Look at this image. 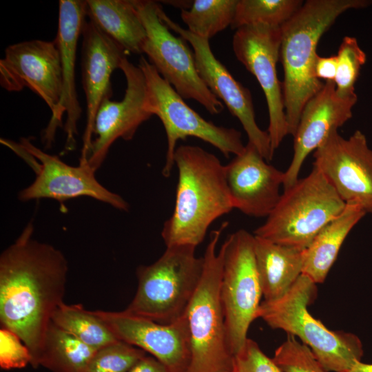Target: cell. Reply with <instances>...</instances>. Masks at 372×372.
I'll list each match as a JSON object with an SVG mask.
<instances>
[{"label":"cell","mask_w":372,"mask_h":372,"mask_svg":"<svg viewBox=\"0 0 372 372\" xmlns=\"http://www.w3.org/2000/svg\"><path fill=\"white\" fill-rule=\"evenodd\" d=\"M29 222L0 256V322L28 348L34 369L52 313L63 302L68 264L54 246L33 238Z\"/></svg>","instance_id":"6da1fadb"},{"label":"cell","mask_w":372,"mask_h":372,"mask_svg":"<svg viewBox=\"0 0 372 372\" xmlns=\"http://www.w3.org/2000/svg\"><path fill=\"white\" fill-rule=\"evenodd\" d=\"M174 164L178 173L175 205L161 237L166 247H197L210 225L234 209L225 165L214 154L189 145L176 147Z\"/></svg>","instance_id":"7a4b0ae2"},{"label":"cell","mask_w":372,"mask_h":372,"mask_svg":"<svg viewBox=\"0 0 372 372\" xmlns=\"http://www.w3.org/2000/svg\"><path fill=\"white\" fill-rule=\"evenodd\" d=\"M371 3L369 0H308L280 28V61L289 134L293 136L305 104L324 85L313 75L320 38L343 12Z\"/></svg>","instance_id":"3957f363"},{"label":"cell","mask_w":372,"mask_h":372,"mask_svg":"<svg viewBox=\"0 0 372 372\" xmlns=\"http://www.w3.org/2000/svg\"><path fill=\"white\" fill-rule=\"evenodd\" d=\"M227 222L212 231L203 257L198 285L188 304L186 317L191 360L186 372H234V355L229 345L220 298L223 250L217 246Z\"/></svg>","instance_id":"277c9868"},{"label":"cell","mask_w":372,"mask_h":372,"mask_svg":"<svg viewBox=\"0 0 372 372\" xmlns=\"http://www.w3.org/2000/svg\"><path fill=\"white\" fill-rule=\"evenodd\" d=\"M316 283L303 274L280 298L264 300L258 311L270 327L299 338L327 371L344 372L364 355L359 337L343 331L327 329L308 311L316 296Z\"/></svg>","instance_id":"5b68a950"},{"label":"cell","mask_w":372,"mask_h":372,"mask_svg":"<svg viewBox=\"0 0 372 372\" xmlns=\"http://www.w3.org/2000/svg\"><path fill=\"white\" fill-rule=\"evenodd\" d=\"M196 247H166L154 263L136 269L138 288L125 311L160 324H168L183 317L200 281L203 257Z\"/></svg>","instance_id":"8992f818"},{"label":"cell","mask_w":372,"mask_h":372,"mask_svg":"<svg viewBox=\"0 0 372 372\" xmlns=\"http://www.w3.org/2000/svg\"><path fill=\"white\" fill-rule=\"evenodd\" d=\"M346 203L322 173L313 167L283 193L254 235L304 250L318 233L344 209Z\"/></svg>","instance_id":"52a82bcc"},{"label":"cell","mask_w":372,"mask_h":372,"mask_svg":"<svg viewBox=\"0 0 372 372\" xmlns=\"http://www.w3.org/2000/svg\"><path fill=\"white\" fill-rule=\"evenodd\" d=\"M138 66L145 79L147 110L159 118L166 133L167 148L162 171L165 177L170 176L175 165L174 154L178 140L189 136L198 138L217 148L227 158L242 152L245 145L240 132L218 126L203 118L143 56L139 59Z\"/></svg>","instance_id":"ba28073f"},{"label":"cell","mask_w":372,"mask_h":372,"mask_svg":"<svg viewBox=\"0 0 372 372\" xmlns=\"http://www.w3.org/2000/svg\"><path fill=\"white\" fill-rule=\"evenodd\" d=\"M144 25L146 37L143 53L183 99H193L211 114H218L225 105L200 78L194 52L188 42L174 36L161 19L159 3L150 0H132Z\"/></svg>","instance_id":"9c48e42d"},{"label":"cell","mask_w":372,"mask_h":372,"mask_svg":"<svg viewBox=\"0 0 372 372\" xmlns=\"http://www.w3.org/2000/svg\"><path fill=\"white\" fill-rule=\"evenodd\" d=\"M223 250L220 298L227 340L235 355L247 339L251 322L258 318L262 296L254 255V235L245 229L230 234Z\"/></svg>","instance_id":"30bf717a"},{"label":"cell","mask_w":372,"mask_h":372,"mask_svg":"<svg viewBox=\"0 0 372 372\" xmlns=\"http://www.w3.org/2000/svg\"><path fill=\"white\" fill-rule=\"evenodd\" d=\"M1 143L28 161L35 172L34 181L19 192L20 201L50 198L63 203L72 198L89 197L121 211L129 210L127 201L102 185L87 164L68 165L26 138H22L19 143L5 139H1Z\"/></svg>","instance_id":"8fae6325"},{"label":"cell","mask_w":372,"mask_h":372,"mask_svg":"<svg viewBox=\"0 0 372 372\" xmlns=\"http://www.w3.org/2000/svg\"><path fill=\"white\" fill-rule=\"evenodd\" d=\"M280 43L281 28L263 24L236 29L232 40L236 59L256 77L264 92L269 114L267 131L274 152L289 134L282 84L276 69Z\"/></svg>","instance_id":"7c38bea8"},{"label":"cell","mask_w":372,"mask_h":372,"mask_svg":"<svg viewBox=\"0 0 372 372\" xmlns=\"http://www.w3.org/2000/svg\"><path fill=\"white\" fill-rule=\"evenodd\" d=\"M161 19L170 30L185 39L192 47L198 72L211 92L236 116L245 131L248 142L269 162L274 154L267 131L259 127L255 117L251 94L237 81L226 67L214 56L209 40L200 38L172 21L158 7Z\"/></svg>","instance_id":"4fadbf2b"},{"label":"cell","mask_w":372,"mask_h":372,"mask_svg":"<svg viewBox=\"0 0 372 372\" xmlns=\"http://www.w3.org/2000/svg\"><path fill=\"white\" fill-rule=\"evenodd\" d=\"M318 168L346 204L360 205L372 214V149L356 130L348 138L333 130L314 151Z\"/></svg>","instance_id":"5bb4252c"},{"label":"cell","mask_w":372,"mask_h":372,"mask_svg":"<svg viewBox=\"0 0 372 372\" xmlns=\"http://www.w3.org/2000/svg\"><path fill=\"white\" fill-rule=\"evenodd\" d=\"M0 85L8 92L30 89L47 104L53 117L62 92L61 56L55 39L8 45L0 60Z\"/></svg>","instance_id":"9a60e30c"},{"label":"cell","mask_w":372,"mask_h":372,"mask_svg":"<svg viewBox=\"0 0 372 372\" xmlns=\"http://www.w3.org/2000/svg\"><path fill=\"white\" fill-rule=\"evenodd\" d=\"M120 70L126 79V90L121 101L107 98L101 103L94 122L92 140L87 163L95 172L107 157L112 145L118 139L130 141L138 128L152 114L146 105V83L138 65L124 57Z\"/></svg>","instance_id":"2e32d148"},{"label":"cell","mask_w":372,"mask_h":372,"mask_svg":"<svg viewBox=\"0 0 372 372\" xmlns=\"http://www.w3.org/2000/svg\"><path fill=\"white\" fill-rule=\"evenodd\" d=\"M118 340L149 353L170 372H186L191 349L185 316L163 324L125 311H94Z\"/></svg>","instance_id":"e0dca14e"},{"label":"cell","mask_w":372,"mask_h":372,"mask_svg":"<svg viewBox=\"0 0 372 372\" xmlns=\"http://www.w3.org/2000/svg\"><path fill=\"white\" fill-rule=\"evenodd\" d=\"M86 3L81 0H59V22L55 38L61 56L62 92L56 114L51 117L42 132L45 149L54 143L56 130L63 126V116L66 114L63 130L66 134L65 149L73 150L76 146L77 123L82 110L76 89L75 65L77 44L86 21Z\"/></svg>","instance_id":"ac0fdd59"},{"label":"cell","mask_w":372,"mask_h":372,"mask_svg":"<svg viewBox=\"0 0 372 372\" xmlns=\"http://www.w3.org/2000/svg\"><path fill=\"white\" fill-rule=\"evenodd\" d=\"M357 101L356 94L339 96L334 81H327L307 101L293 135V155L285 172L284 189L298 180L307 156L315 151L331 132L338 130L352 117V110Z\"/></svg>","instance_id":"d6986e66"},{"label":"cell","mask_w":372,"mask_h":372,"mask_svg":"<svg viewBox=\"0 0 372 372\" xmlns=\"http://www.w3.org/2000/svg\"><path fill=\"white\" fill-rule=\"evenodd\" d=\"M225 172L234 208L249 216L267 217L280 198L285 172L269 164L249 142L225 165Z\"/></svg>","instance_id":"ffe728a7"},{"label":"cell","mask_w":372,"mask_h":372,"mask_svg":"<svg viewBox=\"0 0 372 372\" xmlns=\"http://www.w3.org/2000/svg\"><path fill=\"white\" fill-rule=\"evenodd\" d=\"M82 81L86 99L87 119L80 163H87L97 111L104 99L112 95L111 75L127 52L103 34L90 21L82 30Z\"/></svg>","instance_id":"44dd1931"},{"label":"cell","mask_w":372,"mask_h":372,"mask_svg":"<svg viewBox=\"0 0 372 372\" xmlns=\"http://www.w3.org/2000/svg\"><path fill=\"white\" fill-rule=\"evenodd\" d=\"M254 255L265 301L276 300L285 296L302 274L304 250L254 235Z\"/></svg>","instance_id":"7402d4cb"},{"label":"cell","mask_w":372,"mask_h":372,"mask_svg":"<svg viewBox=\"0 0 372 372\" xmlns=\"http://www.w3.org/2000/svg\"><path fill=\"white\" fill-rule=\"evenodd\" d=\"M86 16L127 54H143L144 25L132 0H86Z\"/></svg>","instance_id":"603a6c76"},{"label":"cell","mask_w":372,"mask_h":372,"mask_svg":"<svg viewBox=\"0 0 372 372\" xmlns=\"http://www.w3.org/2000/svg\"><path fill=\"white\" fill-rule=\"evenodd\" d=\"M366 214L358 205L346 204L343 211L327 223L304 250L302 274L316 284L323 282L345 238Z\"/></svg>","instance_id":"cb8c5ba5"},{"label":"cell","mask_w":372,"mask_h":372,"mask_svg":"<svg viewBox=\"0 0 372 372\" xmlns=\"http://www.w3.org/2000/svg\"><path fill=\"white\" fill-rule=\"evenodd\" d=\"M97 350L50 322L39 366L51 372H82Z\"/></svg>","instance_id":"d4e9b609"},{"label":"cell","mask_w":372,"mask_h":372,"mask_svg":"<svg viewBox=\"0 0 372 372\" xmlns=\"http://www.w3.org/2000/svg\"><path fill=\"white\" fill-rule=\"evenodd\" d=\"M51 321L96 350L118 341L103 320L81 304L63 302L52 313Z\"/></svg>","instance_id":"484cf974"},{"label":"cell","mask_w":372,"mask_h":372,"mask_svg":"<svg viewBox=\"0 0 372 372\" xmlns=\"http://www.w3.org/2000/svg\"><path fill=\"white\" fill-rule=\"evenodd\" d=\"M238 0H194L180 17L192 34L207 40L231 25Z\"/></svg>","instance_id":"4316f807"},{"label":"cell","mask_w":372,"mask_h":372,"mask_svg":"<svg viewBox=\"0 0 372 372\" xmlns=\"http://www.w3.org/2000/svg\"><path fill=\"white\" fill-rule=\"evenodd\" d=\"M300 0H238L231 28L263 24L281 28L302 6Z\"/></svg>","instance_id":"83f0119b"},{"label":"cell","mask_w":372,"mask_h":372,"mask_svg":"<svg viewBox=\"0 0 372 372\" xmlns=\"http://www.w3.org/2000/svg\"><path fill=\"white\" fill-rule=\"evenodd\" d=\"M145 356L143 350L118 340L98 349L82 372H130Z\"/></svg>","instance_id":"f1b7e54d"},{"label":"cell","mask_w":372,"mask_h":372,"mask_svg":"<svg viewBox=\"0 0 372 372\" xmlns=\"http://www.w3.org/2000/svg\"><path fill=\"white\" fill-rule=\"evenodd\" d=\"M336 57L338 65L334 81L336 92L340 96L353 95L355 94V83L366 63V55L355 37L347 36L340 45Z\"/></svg>","instance_id":"f546056e"},{"label":"cell","mask_w":372,"mask_h":372,"mask_svg":"<svg viewBox=\"0 0 372 372\" xmlns=\"http://www.w3.org/2000/svg\"><path fill=\"white\" fill-rule=\"evenodd\" d=\"M272 359L282 372H327L311 349L289 334L276 349Z\"/></svg>","instance_id":"4dcf8cb0"},{"label":"cell","mask_w":372,"mask_h":372,"mask_svg":"<svg viewBox=\"0 0 372 372\" xmlns=\"http://www.w3.org/2000/svg\"><path fill=\"white\" fill-rule=\"evenodd\" d=\"M31 354L22 340L12 331L0 329V366L3 370L22 369L31 363Z\"/></svg>","instance_id":"1f68e13d"},{"label":"cell","mask_w":372,"mask_h":372,"mask_svg":"<svg viewBox=\"0 0 372 372\" xmlns=\"http://www.w3.org/2000/svg\"><path fill=\"white\" fill-rule=\"evenodd\" d=\"M234 372H282L272 358L267 356L258 344L248 338L234 355Z\"/></svg>","instance_id":"d6a6232c"},{"label":"cell","mask_w":372,"mask_h":372,"mask_svg":"<svg viewBox=\"0 0 372 372\" xmlns=\"http://www.w3.org/2000/svg\"><path fill=\"white\" fill-rule=\"evenodd\" d=\"M338 61L336 55L330 56H318L314 67V77L320 81H334L337 72Z\"/></svg>","instance_id":"836d02e7"},{"label":"cell","mask_w":372,"mask_h":372,"mask_svg":"<svg viewBox=\"0 0 372 372\" xmlns=\"http://www.w3.org/2000/svg\"><path fill=\"white\" fill-rule=\"evenodd\" d=\"M130 372H170L168 369L153 356H145Z\"/></svg>","instance_id":"e575fe53"},{"label":"cell","mask_w":372,"mask_h":372,"mask_svg":"<svg viewBox=\"0 0 372 372\" xmlns=\"http://www.w3.org/2000/svg\"><path fill=\"white\" fill-rule=\"evenodd\" d=\"M344 372H372V364L364 363L361 360H358Z\"/></svg>","instance_id":"d590c367"}]
</instances>
